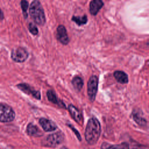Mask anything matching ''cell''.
Segmentation results:
<instances>
[{
	"instance_id": "22",
	"label": "cell",
	"mask_w": 149,
	"mask_h": 149,
	"mask_svg": "<svg viewBox=\"0 0 149 149\" xmlns=\"http://www.w3.org/2000/svg\"><path fill=\"white\" fill-rule=\"evenodd\" d=\"M4 18V15H3V13L2 12V10H1V9L0 8V21H2Z\"/></svg>"
},
{
	"instance_id": "14",
	"label": "cell",
	"mask_w": 149,
	"mask_h": 149,
	"mask_svg": "<svg viewBox=\"0 0 149 149\" xmlns=\"http://www.w3.org/2000/svg\"><path fill=\"white\" fill-rule=\"evenodd\" d=\"M113 76L116 80L121 84H126L128 83L127 74L122 70H116L113 73Z\"/></svg>"
},
{
	"instance_id": "1",
	"label": "cell",
	"mask_w": 149,
	"mask_h": 149,
	"mask_svg": "<svg viewBox=\"0 0 149 149\" xmlns=\"http://www.w3.org/2000/svg\"><path fill=\"white\" fill-rule=\"evenodd\" d=\"M101 132V125L98 120L95 117L91 118L88 120L86 127V140L90 145L95 144L99 139Z\"/></svg>"
},
{
	"instance_id": "21",
	"label": "cell",
	"mask_w": 149,
	"mask_h": 149,
	"mask_svg": "<svg viewBox=\"0 0 149 149\" xmlns=\"http://www.w3.org/2000/svg\"><path fill=\"white\" fill-rule=\"evenodd\" d=\"M68 126L73 130V132L75 133V134H76V136H77V139H78L79 140H81V136H80V133H79V132H78L74 127H73L72 125H70V124H68Z\"/></svg>"
},
{
	"instance_id": "3",
	"label": "cell",
	"mask_w": 149,
	"mask_h": 149,
	"mask_svg": "<svg viewBox=\"0 0 149 149\" xmlns=\"http://www.w3.org/2000/svg\"><path fill=\"white\" fill-rule=\"evenodd\" d=\"M15 112L9 105L0 103V122H10L14 120Z\"/></svg>"
},
{
	"instance_id": "11",
	"label": "cell",
	"mask_w": 149,
	"mask_h": 149,
	"mask_svg": "<svg viewBox=\"0 0 149 149\" xmlns=\"http://www.w3.org/2000/svg\"><path fill=\"white\" fill-rule=\"evenodd\" d=\"M47 96L49 101L51 102L53 104H56L60 108H66L65 104L63 103V102L62 100H59L58 98L57 95H56L54 91L51 90H48L47 91Z\"/></svg>"
},
{
	"instance_id": "7",
	"label": "cell",
	"mask_w": 149,
	"mask_h": 149,
	"mask_svg": "<svg viewBox=\"0 0 149 149\" xmlns=\"http://www.w3.org/2000/svg\"><path fill=\"white\" fill-rule=\"evenodd\" d=\"M17 87L20 90L22 91L24 93L26 94L30 95L33 96L34 98L40 100H41V94L39 91L36 90L31 87L27 83H19L17 86Z\"/></svg>"
},
{
	"instance_id": "10",
	"label": "cell",
	"mask_w": 149,
	"mask_h": 149,
	"mask_svg": "<svg viewBox=\"0 0 149 149\" xmlns=\"http://www.w3.org/2000/svg\"><path fill=\"white\" fill-rule=\"evenodd\" d=\"M39 123L45 132L54 131L57 128V126L53 121L44 118H41L39 119Z\"/></svg>"
},
{
	"instance_id": "18",
	"label": "cell",
	"mask_w": 149,
	"mask_h": 149,
	"mask_svg": "<svg viewBox=\"0 0 149 149\" xmlns=\"http://www.w3.org/2000/svg\"><path fill=\"white\" fill-rule=\"evenodd\" d=\"M132 117L133 120L139 125L141 126H145L147 125V120L141 116L139 113H137L136 112H133Z\"/></svg>"
},
{
	"instance_id": "19",
	"label": "cell",
	"mask_w": 149,
	"mask_h": 149,
	"mask_svg": "<svg viewBox=\"0 0 149 149\" xmlns=\"http://www.w3.org/2000/svg\"><path fill=\"white\" fill-rule=\"evenodd\" d=\"M21 5V8L23 11V15L25 18H27V10L29 7V2L26 1H22L20 2Z\"/></svg>"
},
{
	"instance_id": "5",
	"label": "cell",
	"mask_w": 149,
	"mask_h": 149,
	"mask_svg": "<svg viewBox=\"0 0 149 149\" xmlns=\"http://www.w3.org/2000/svg\"><path fill=\"white\" fill-rule=\"evenodd\" d=\"M98 79L97 76H91L87 83V94L89 100L93 102L96 97V94L98 90Z\"/></svg>"
},
{
	"instance_id": "4",
	"label": "cell",
	"mask_w": 149,
	"mask_h": 149,
	"mask_svg": "<svg viewBox=\"0 0 149 149\" xmlns=\"http://www.w3.org/2000/svg\"><path fill=\"white\" fill-rule=\"evenodd\" d=\"M64 140V134L62 132H58L48 135L43 141V145L49 147H55Z\"/></svg>"
},
{
	"instance_id": "15",
	"label": "cell",
	"mask_w": 149,
	"mask_h": 149,
	"mask_svg": "<svg viewBox=\"0 0 149 149\" xmlns=\"http://www.w3.org/2000/svg\"><path fill=\"white\" fill-rule=\"evenodd\" d=\"M101 149H129V146L127 143H122L119 144H111L103 143L101 144Z\"/></svg>"
},
{
	"instance_id": "20",
	"label": "cell",
	"mask_w": 149,
	"mask_h": 149,
	"mask_svg": "<svg viewBox=\"0 0 149 149\" xmlns=\"http://www.w3.org/2000/svg\"><path fill=\"white\" fill-rule=\"evenodd\" d=\"M28 29L29 31L33 34V35H37L38 33V29L36 25L33 23H30L28 26Z\"/></svg>"
},
{
	"instance_id": "12",
	"label": "cell",
	"mask_w": 149,
	"mask_h": 149,
	"mask_svg": "<svg viewBox=\"0 0 149 149\" xmlns=\"http://www.w3.org/2000/svg\"><path fill=\"white\" fill-rule=\"evenodd\" d=\"M104 6V2L101 0H93L90 2L89 10L91 15L95 16L101 8Z\"/></svg>"
},
{
	"instance_id": "13",
	"label": "cell",
	"mask_w": 149,
	"mask_h": 149,
	"mask_svg": "<svg viewBox=\"0 0 149 149\" xmlns=\"http://www.w3.org/2000/svg\"><path fill=\"white\" fill-rule=\"evenodd\" d=\"M26 131L27 134L30 136L40 137L42 135V133L38 129V127L36 125L33 124L32 123H30L28 124Z\"/></svg>"
},
{
	"instance_id": "6",
	"label": "cell",
	"mask_w": 149,
	"mask_h": 149,
	"mask_svg": "<svg viewBox=\"0 0 149 149\" xmlns=\"http://www.w3.org/2000/svg\"><path fill=\"white\" fill-rule=\"evenodd\" d=\"M29 57V53L27 50L21 47L13 48L11 51L12 59L17 63L25 62Z\"/></svg>"
},
{
	"instance_id": "9",
	"label": "cell",
	"mask_w": 149,
	"mask_h": 149,
	"mask_svg": "<svg viewBox=\"0 0 149 149\" xmlns=\"http://www.w3.org/2000/svg\"><path fill=\"white\" fill-rule=\"evenodd\" d=\"M68 109L72 118L79 124L81 123L83 120V116L80 111L72 104L68 105Z\"/></svg>"
},
{
	"instance_id": "8",
	"label": "cell",
	"mask_w": 149,
	"mask_h": 149,
	"mask_svg": "<svg viewBox=\"0 0 149 149\" xmlns=\"http://www.w3.org/2000/svg\"><path fill=\"white\" fill-rule=\"evenodd\" d=\"M56 38L63 45H67L69 42L70 40L67 33V30L63 25H59L58 26Z\"/></svg>"
},
{
	"instance_id": "16",
	"label": "cell",
	"mask_w": 149,
	"mask_h": 149,
	"mask_svg": "<svg viewBox=\"0 0 149 149\" xmlns=\"http://www.w3.org/2000/svg\"><path fill=\"white\" fill-rule=\"evenodd\" d=\"M72 84L74 88L76 90L79 91L83 88L84 82H83V79L80 77H79L78 76H76L73 78V79L72 80Z\"/></svg>"
},
{
	"instance_id": "17",
	"label": "cell",
	"mask_w": 149,
	"mask_h": 149,
	"mask_svg": "<svg viewBox=\"0 0 149 149\" xmlns=\"http://www.w3.org/2000/svg\"><path fill=\"white\" fill-rule=\"evenodd\" d=\"M72 20L76 23L77 25L80 26L81 25L86 24L88 21L87 16L86 15H84L82 16H73L72 17Z\"/></svg>"
},
{
	"instance_id": "2",
	"label": "cell",
	"mask_w": 149,
	"mask_h": 149,
	"mask_svg": "<svg viewBox=\"0 0 149 149\" xmlns=\"http://www.w3.org/2000/svg\"><path fill=\"white\" fill-rule=\"evenodd\" d=\"M29 13L36 24L39 26L45 24L46 22L45 16L40 1L36 0L31 2L29 8Z\"/></svg>"
}]
</instances>
